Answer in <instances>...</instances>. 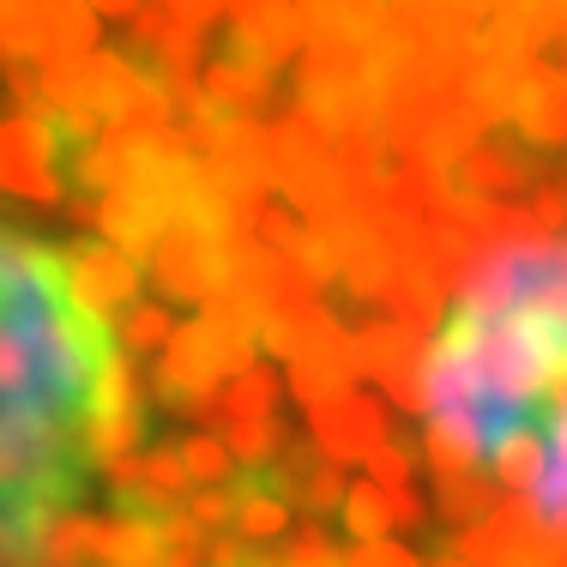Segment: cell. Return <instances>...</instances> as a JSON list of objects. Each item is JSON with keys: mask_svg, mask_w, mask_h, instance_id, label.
<instances>
[{"mask_svg": "<svg viewBox=\"0 0 567 567\" xmlns=\"http://www.w3.org/2000/svg\"><path fill=\"white\" fill-rule=\"evenodd\" d=\"M544 483L532 489V502H537V519H549V525H567V399L556 404V435L544 441Z\"/></svg>", "mask_w": 567, "mask_h": 567, "instance_id": "4fadbf2b", "label": "cell"}, {"mask_svg": "<svg viewBox=\"0 0 567 567\" xmlns=\"http://www.w3.org/2000/svg\"><path fill=\"white\" fill-rule=\"evenodd\" d=\"M229 525H236L241 544H272V537H284V525H290V502H284V495L254 489V483L241 477V483H236V513H229Z\"/></svg>", "mask_w": 567, "mask_h": 567, "instance_id": "7c38bea8", "label": "cell"}, {"mask_svg": "<svg viewBox=\"0 0 567 567\" xmlns=\"http://www.w3.org/2000/svg\"><path fill=\"white\" fill-rule=\"evenodd\" d=\"M199 91H206L224 115H260V110L278 103V79L272 73H260V66H248V61H229V55L199 73Z\"/></svg>", "mask_w": 567, "mask_h": 567, "instance_id": "8992f818", "label": "cell"}, {"mask_svg": "<svg viewBox=\"0 0 567 567\" xmlns=\"http://www.w3.org/2000/svg\"><path fill=\"white\" fill-rule=\"evenodd\" d=\"M37 567H97V519L91 513H49L37 532Z\"/></svg>", "mask_w": 567, "mask_h": 567, "instance_id": "9c48e42d", "label": "cell"}, {"mask_svg": "<svg viewBox=\"0 0 567 567\" xmlns=\"http://www.w3.org/2000/svg\"><path fill=\"white\" fill-rule=\"evenodd\" d=\"M182 465L194 483H229V447L212 435H187L182 441Z\"/></svg>", "mask_w": 567, "mask_h": 567, "instance_id": "7402d4cb", "label": "cell"}, {"mask_svg": "<svg viewBox=\"0 0 567 567\" xmlns=\"http://www.w3.org/2000/svg\"><path fill=\"white\" fill-rule=\"evenodd\" d=\"M278 441H284L278 416H260V423H229L224 429V447H229V458H241V465H266V458L278 453Z\"/></svg>", "mask_w": 567, "mask_h": 567, "instance_id": "ac0fdd59", "label": "cell"}, {"mask_svg": "<svg viewBox=\"0 0 567 567\" xmlns=\"http://www.w3.org/2000/svg\"><path fill=\"white\" fill-rule=\"evenodd\" d=\"M362 465H369V483H374V489H399V483H411V471H416V441L399 435L393 447L381 441V447L362 458Z\"/></svg>", "mask_w": 567, "mask_h": 567, "instance_id": "ffe728a7", "label": "cell"}, {"mask_svg": "<svg viewBox=\"0 0 567 567\" xmlns=\"http://www.w3.org/2000/svg\"><path fill=\"white\" fill-rule=\"evenodd\" d=\"M85 7H91V12H110V19H127L140 0H85Z\"/></svg>", "mask_w": 567, "mask_h": 567, "instance_id": "f1b7e54d", "label": "cell"}, {"mask_svg": "<svg viewBox=\"0 0 567 567\" xmlns=\"http://www.w3.org/2000/svg\"><path fill=\"white\" fill-rule=\"evenodd\" d=\"M0 187L37 199V206H61L66 175H61V140L49 121L37 115H7L0 121Z\"/></svg>", "mask_w": 567, "mask_h": 567, "instance_id": "3957f363", "label": "cell"}, {"mask_svg": "<svg viewBox=\"0 0 567 567\" xmlns=\"http://www.w3.org/2000/svg\"><path fill=\"white\" fill-rule=\"evenodd\" d=\"M344 525L357 544H374V537H386V495L374 489V483H350L344 489Z\"/></svg>", "mask_w": 567, "mask_h": 567, "instance_id": "2e32d148", "label": "cell"}, {"mask_svg": "<svg viewBox=\"0 0 567 567\" xmlns=\"http://www.w3.org/2000/svg\"><path fill=\"white\" fill-rule=\"evenodd\" d=\"M0 7H7V0H0Z\"/></svg>", "mask_w": 567, "mask_h": 567, "instance_id": "1f68e13d", "label": "cell"}, {"mask_svg": "<svg viewBox=\"0 0 567 567\" xmlns=\"http://www.w3.org/2000/svg\"><path fill=\"white\" fill-rule=\"evenodd\" d=\"M229 513H236V495L218 489V483H206V495H194V507H187V519L199 525V532H218L229 525Z\"/></svg>", "mask_w": 567, "mask_h": 567, "instance_id": "d4e9b609", "label": "cell"}, {"mask_svg": "<svg viewBox=\"0 0 567 567\" xmlns=\"http://www.w3.org/2000/svg\"><path fill=\"white\" fill-rule=\"evenodd\" d=\"M164 561V537L157 519H133V513H103L97 519V567H157Z\"/></svg>", "mask_w": 567, "mask_h": 567, "instance_id": "52a82bcc", "label": "cell"}, {"mask_svg": "<svg viewBox=\"0 0 567 567\" xmlns=\"http://www.w3.org/2000/svg\"><path fill=\"white\" fill-rule=\"evenodd\" d=\"M157 567H206V556H164Z\"/></svg>", "mask_w": 567, "mask_h": 567, "instance_id": "f546056e", "label": "cell"}, {"mask_svg": "<svg viewBox=\"0 0 567 567\" xmlns=\"http://www.w3.org/2000/svg\"><path fill=\"white\" fill-rule=\"evenodd\" d=\"M61 212H66V224H73V229H97V199H91V194H73Z\"/></svg>", "mask_w": 567, "mask_h": 567, "instance_id": "83f0119b", "label": "cell"}, {"mask_svg": "<svg viewBox=\"0 0 567 567\" xmlns=\"http://www.w3.org/2000/svg\"><path fill=\"white\" fill-rule=\"evenodd\" d=\"M507 115L525 127L532 145H567V85L561 79H532L513 91Z\"/></svg>", "mask_w": 567, "mask_h": 567, "instance_id": "ba28073f", "label": "cell"}, {"mask_svg": "<svg viewBox=\"0 0 567 567\" xmlns=\"http://www.w3.org/2000/svg\"><path fill=\"white\" fill-rule=\"evenodd\" d=\"M532 224L544 229V236H556V229L567 224V199H561V194H544V199L532 206Z\"/></svg>", "mask_w": 567, "mask_h": 567, "instance_id": "4316f807", "label": "cell"}, {"mask_svg": "<svg viewBox=\"0 0 567 567\" xmlns=\"http://www.w3.org/2000/svg\"><path fill=\"white\" fill-rule=\"evenodd\" d=\"M423 350L429 416L458 423L483 453L567 399V241H513L471 272L458 315Z\"/></svg>", "mask_w": 567, "mask_h": 567, "instance_id": "6da1fadb", "label": "cell"}, {"mask_svg": "<svg viewBox=\"0 0 567 567\" xmlns=\"http://www.w3.org/2000/svg\"><path fill=\"white\" fill-rule=\"evenodd\" d=\"M308 429H315V447L332 465H362L386 441L393 416H386V404L374 393H332V399L308 404Z\"/></svg>", "mask_w": 567, "mask_h": 567, "instance_id": "277c9868", "label": "cell"}, {"mask_svg": "<svg viewBox=\"0 0 567 567\" xmlns=\"http://www.w3.org/2000/svg\"><path fill=\"white\" fill-rule=\"evenodd\" d=\"M290 502H302L308 519H327V513L344 507V465H332V458H315V465L302 471V483H296Z\"/></svg>", "mask_w": 567, "mask_h": 567, "instance_id": "9a60e30c", "label": "cell"}, {"mask_svg": "<svg viewBox=\"0 0 567 567\" xmlns=\"http://www.w3.org/2000/svg\"><path fill=\"white\" fill-rule=\"evenodd\" d=\"M278 556H284V567H332V561H339V549H332L327 525L308 519V525H296V537L278 549Z\"/></svg>", "mask_w": 567, "mask_h": 567, "instance_id": "44dd1931", "label": "cell"}, {"mask_svg": "<svg viewBox=\"0 0 567 567\" xmlns=\"http://www.w3.org/2000/svg\"><path fill=\"white\" fill-rule=\"evenodd\" d=\"M254 549L241 544V537H218V544H206V567H248Z\"/></svg>", "mask_w": 567, "mask_h": 567, "instance_id": "484cf974", "label": "cell"}, {"mask_svg": "<svg viewBox=\"0 0 567 567\" xmlns=\"http://www.w3.org/2000/svg\"><path fill=\"white\" fill-rule=\"evenodd\" d=\"M19 561H37V532L19 513L0 507V567H19Z\"/></svg>", "mask_w": 567, "mask_h": 567, "instance_id": "603a6c76", "label": "cell"}, {"mask_svg": "<svg viewBox=\"0 0 567 567\" xmlns=\"http://www.w3.org/2000/svg\"><path fill=\"white\" fill-rule=\"evenodd\" d=\"M381 495H386V525H399V532H429V507H423V495H416L411 483L381 489Z\"/></svg>", "mask_w": 567, "mask_h": 567, "instance_id": "cb8c5ba5", "label": "cell"}, {"mask_svg": "<svg viewBox=\"0 0 567 567\" xmlns=\"http://www.w3.org/2000/svg\"><path fill=\"white\" fill-rule=\"evenodd\" d=\"M97 43H103V31H97V12H91L85 0H55V12H49V31H43V55H37V61L91 55Z\"/></svg>", "mask_w": 567, "mask_h": 567, "instance_id": "8fae6325", "label": "cell"}, {"mask_svg": "<svg viewBox=\"0 0 567 567\" xmlns=\"http://www.w3.org/2000/svg\"><path fill=\"white\" fill-rule=\"evenodd\" d=\"M483 458H489V471L507 483L513 495H532L537 483H544V458L549 453H544V435H537V429H507L502 441H489Z\"/></svg>", "mask_w": 567, "mask_h": 567, "instance_id": "30bf717a", "label": "cell"}, {"mask_svg": "<svg viewBox=\"0 0 567 567\" xmlns=\"http://www.w3.org/2000/svg\"><path fill=\"white\" fill-rule=\"evenodd\" d=\"M145 483H152L157 495H169V502H182L187 489H194V477H187V465H182V441L164 435L152 453H145Z\"/></svg>", "mask_w": 567, "mask_h": 567, "instance_id": "d6986e66", "label": "cell"}, {"mask_svg": "<svg viewBox=\"0 0 567 567\" xmlns=\"http://www.w3.org/2000/svg\"><path fill=\"white\" fill-rule=\"evenodd\" d=\"M19 567H37V561H19Z\"/></svg>", "mask_w": 567, "mask_h": 567, "instance_id": "4dcf8cb0", "label": "cell"}, {"mask_svg": "<svg viewBox=\"0 0 567 567\" xmlns=\"http://www.w3.org/2000/svg\"><path fill=\"white\" fill-rule=\"evenodd\" d=\"M532 182H537V157L519 152L513 140H477L458 157V187H471V194H519Z\"/></svg>", "mask_w": 567, "mask_h": 567, "instance_id": "5b68a950", "label": "cell"}, {"mask_svg": "<svg viewBox=\"0 0 567 567\" xmlns=\"http://www.w3.org/2000/svg\"><path fill=\"white\" fill-rule=\"evenodd\" d=\"M489 507H495L489 483H483L477 471H465V477H441V513H447L453 525H477Z\"/></svg>", "mask_w": 567, "mask_h": 567, "instance_id": "e0dca14e", "label": "cell"}, {"mask_svg": "<svg viewBox=\"0 0 567 567\" xmlns=\"http://www.w3.org/2000/svg\"><path fill=\"white\" fill-rule=\"evenodd\" d=\"M169 332H175V320L157 302H127L115 315L110 339H115V350H127V357H152V350L169 344Z\"/></svg>", "mask_w": 567, "mask_h": 567, "instance_id": "5bb4252c", "label": "cell"}, {"mask_svg": "<svg viewBox=\"0 0 567 567\" xmlns=\"http://www.w3.org/2000/svg\"><path fill=\"white\" fill-rule=\"evenodd\" d=\"M55 260H61V284L79 302V315L103 332H110L115 315L140 296V266H133L115 241H66Z\"/></svg>", "mask_w": 567, "mask_h": 567, "instance_id": "7a4b0ae2", "label": "cell"}]
</instances>
